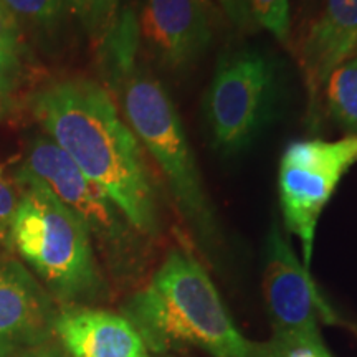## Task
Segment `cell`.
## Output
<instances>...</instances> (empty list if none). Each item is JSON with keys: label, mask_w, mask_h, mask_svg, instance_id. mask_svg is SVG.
<instances>
[{"label": "cell", "mask_w": 357, "mask_h": 357, "mask_svg": "<svg viewBox=\"0 0 357 357\" xmlns=\"http://www.w3.org/2000/svg\"><path fill=\"white\" fill-rule=\"evenodd\" d=\"M61 2H63V6L68 7L71 12L77 13L79 19H83L84 10H86L88 6V0H61Z\"/></svg>", "instance_id": "603a6c76"}, {"label": "cell", "mask_w": 357, "mask_h": 357, "mask_svg": "<svg viewBox=\"0 0 357 357\" xmlns=\"http://www.w3.org/2000/svg\"><path fill=\"white\" fill-rule=\"evenodd\" d=\"M280 61L258 47L223 52L204 96V118L213 149L234 158L253 146L280 113Z\"/></svg>", "instance_id": "5b68a950"}, {"label": "cell", "mask_w": 357, "mask_h": 357, "mask_svg": "<svg viewBox=\"0 0 357 357\" xmlns=\"http://www.w3.org/2000/svg\"><path fill=\"white\" fill-rule=\"evenodd\" d=\"M331 118L347 132L357 136V55L333 71L324 88Z\"/></svg>", "instance_id": "5bb4252c"}, {"label": "cell", "mask_w": 357, "mask_h": 357, "mask_svg": "<svg viewBox=\"0 0 357 357\" xmlns=\"http://www.w3.org/2000/svg\"><path fill=\"white\" fill-rule=\"evenodd\" d=\"M30 109L47 136L105 190L134 229L159 235L153 174L108 89L88 78L58 79L33 93Z\"/></svg>", "instance_id": "6da1fadb"}, {"label": "cell", "mask_w": 357, "mask_h": 357, "mask_svg": "<svg viewBox=\"0 0 357 357\" xmlns=\"http://www.w3.org/2000/svg\"><path fill=\"white\" fill-rule=\"evenodd\" d=\"M261 357H333L323 339L271 337L261 344Z\"/></svg>", "instance_id": "ac0fdd59"}, {"label": "cell", "mask_w": 357, "mask_h": 357, "mask_svg": "<svg viewBox=\"0 0 357 357\" xmlns=\"http://www.w3.org/2000/svg\"><path fill=\"white\" fill-rule=\"evenodd\" d=\"M17 22H26L35 29L52 30L58 24L63 2L61 0H0Z\"/></svg>", "instance_id": "2e32d148"}, {"label": "cell", "mask_w": 357, "mask_h": 357, "mask_svg": "<svg viewBox=\"0 0 357 357\" xmlns=\"http://www.w3.org/2000/svg\"><path fill=\"white\" fill-rule=\"evenodd\" d=\"M0 105H2V102H0Z\"/></svg>", "instance_id": "484cf974"}, {"label": "cell", "mask_w": 357, "mask_h": 357, "mask_svg": "<svg viewBox=\"0 0 357 357\" xmlns=\"http://www.w3.org/2000/svg\"><path fill=\"white\" fill-rule=\"evenodd\" d=\"M213 15L211 0H146L141 40L162 68L182 73L211 48Z\"/></svg>", "instance_id": "9c48e42d"}, {"label": "cell", "mask_w": 357, "mask_h": 357, "mask_svg": "<svg viewBox=\"0 0 357 357\" xmlns=\"http://www.w3.org/2000/svg\"><path fill=\"white\" fill-rule=\"evenodd\" d=\"M257 26L270 32L280 43H288L291 35L289 0H247Z\"/></svg>", "instance_id": "9a60e30c"}, {"label": "cell", "mask_w": 357, "mask_h": 357, "mask_svg": "<svg viewBox=\"0 0 357 357\" xmlns=\"http://www.w3.org/2000/svg\"><path fill=\"white\" fill-rule=\"evenodd\" d=\"M52 294L12 257L0 258V357L42 347L53 334Z\"/></svg>", "instance_id": "30bf717a"}, {"label": "cell", "mask_w": 357, "mask_h": 357, "mask_svg": "<svg viewBox=\"0 0 357 357\" xmlns=\"http://www.w3.org/2000/svg\"><path fill=\"white\" fill-rule=\"evenodd\" d=\"M0 47L22 50L20 24L2 3H0Z\"/></svg>", "instance_id": "7402d4cb"}, {"label": "cell", "mask_w": 357, "mask_h": 357, "mask_svg": "<svg viewBox=\"0 0 357 357\" xmlns=\"http://www.w3.org/2000/svg\"><path fill=\"white\" fill-rule=\"evenodd\" d=\"M108 91L118 98L128 126L158 162L185 222L200 240L215 238L212 204L167 89L149 71L136 66Z\"/></svg>", "instance_id": "277c9868"}, {"label": "cell", "mask_w": 357, "mask_h": 357, "mask_svg": "<svg viewBox=\"0 0 357 357\" xmlns=\"http://www.w3.org/2000/svg\"><path fill=\"white\" fill-rule=\"evenodd\" d=\"M118 13L119 0H88L82 22L95 47H98L113 29Z\"/></svg>", "instance_id": "e0dca14e"}, {"label": "cell", "mask_w": 357, "mask_h": 357, "mask_svg": "<svg viewBox=\"0 0 357 357\" xmlns=\"http://www.w3.org/2000/svg\"><path fill=\"white\" fill-rule=\"evenodd\" d=\"M53 333L71 357H151L134 326L106 310L63 307L56 312Z\"/></svg>", "instance_id": "7c38bea8"}, {"label": "cell", "mask_w": 357, "mask_h": 357, "mask_svg": "<svg viewBox=\"0 0 357 357\" xmlns=\"http://www.w3.org/2000/svg\"><path fill=\"white\" fill-rule=\"evenodd\" d=\"M20 199V187L15 178L7 176V167L0 164V245L12 248V222Z\"/></svg>", "instance_id": "ffe728a7"}, {"label": "cell", "mask_w": 357, "mask_h": 357, "mask_svg": "<svg viewBox=\"0 0 357 357\" xmlns=\"http://www.w3.org/2000/svg\"><path fill=\"white\" fill-rule=\"evenodd\" d=\"M25 79V66L22 61V50L0 47V102L3 106L22 88Z\"/></svg>", "instance_id": "d6986e66"}, {"label": "cell", "mask_w": 357, "mask_h": 357, "mask_svg": "<svg viewBox=\"0 0 357 357\" xmlns=\"http://www.w3.org/2000/svg\"><path fill=\"white\" fill-rule=\"evenodd\" d=\"M263 298L273 326V337H303L319 341L321 324H336L337 318L323 300L310 270L298 260L278 223L266 236Z\"/></svg>", "instance_id": "ba28073f"}, {"label": "cell", "mask_w": 357, "mask_h": 357, "mask_svg": "<svg viewBox=\"0 0 357 357\" xmlns=\"http://www.w3.org/2000/svg\"><path fill=\"white\" fill-rule=\"evenodd\" d=\"M13 178L20 199L12 222V248L56 300H95L105 281L84 223L42 181L19 171H13Z\"/></svg>", "instance_id": "3957f363"}, {"label": "cell", "mask_w": 357, "mask_h": 357, "mask_svg": "<svg viewBox=\"0 0 357 357\" xmlns=\"http://www.w3.org/2000/svg\"><path fill=\"white\" fill-rule=\"evenodd\" d=\"M19 357H63L60 352L50 349V347H37V349H32L29 352H24V354Z\"/></svg>", "instance_id": "cb8c5ba5"}, {"label": "cell", "mask_w": 357, "mask_h": 357, "mask_svg": "<svg viewBox=\"0 0 357 357\" xmlns=\"http://www.w3.org/2000/svg\"><path fill=\"white\" fill-rule=\"evenodd\" d=\"M15 171L38 178L84 223L116 271L139 265L136 229L101 187L91 182L48 136H35Z\"/></svg>", "instance_id": "8992f818"}, {"label": "cell", "mask_w": 357, "mask_h": 357, "mask_svg": "<svg viewBox=\"0 0 357 357\" xmlns=\"http://www.w3.org/2000/svg\"><path fill=\"white\" fill-rule=\"evenodd\" d=\"M141 43L139 19L132 8H124L118 13L113 29L98 45V63L101 77L108 88L113 86L129 71L137 66L136 55Z\"/></svg>", "instance_id": "4fadbf2b"}, {"label": "cell", "mask_w": 357, "mask_h": 357, "mask_svg": "<svg viewBox=\"0 0 357 357\" xmlns=\"http://www.w3.org/2000/svg\"><path fill=\"white\" fill-rule=\"evenodd\" d=\"M6 114V106L3 105H0V119H2V116Z\"/></svg>", "instance_id": "d4e9b609"}, {"label": "cell", "mask_w": 357, "mask_h": 357, "mask_svg": "<svg viewBox=\"0 0 357 357\" xmlns=\"http://www.w3.org/2000/svg\"><path fill=\"white\" fill-rule=\"evenodd\" d=\"M357 52V0H324L296 47L310 95V116L316 118L319 98L333 71Z\"/></svg>", "instance_id": "8fae6325"}, {"label": "cell", "mask_w": 357, "mask_h": 357, "mask_svg": "<svg viewBox=\"0 0 357 357\" xmlns=\"http://www.w3.org/2000/svg\"><path fill=\"white\" fill-rule=\"evenodd\" d=\"M357 162V136L339 141L301 139L284 147L278 169V192L284 227L303 248L310 270L316 225L342 176Z\"/></svg>", "instance_id": "52a82bcc"}, {"label": "cell", "mask_w": 357, "mask_h": 357, "mask_svg": "<svg viewBox=\"0 0 357 357\" xmlns=\"http://www.w3.org/2000/svg\"><path fill=\"white\" fill-rule=\"evenodd\" d=\"M222 10L240 32H253L258 26L252 19L247 0H217Z\"/></svg>", "instance_id": "44dd1931"}, {"label": "cell", "mask_w": 357, "mask_h": 357, "mask_svg": "<svg viewBox=\"0 0 357 357\" xmlns=\"http://www.w3.org/2000/svg\"><path fill=\"white\" fill-rule=\"evenodd\" d=\"M123 311L154 354L197 347L212 357H261V344L236 329L211 276L182 250L169 253Z\"/></svg>", "instance_id": "7a4b0ae2"}]
</instances>
